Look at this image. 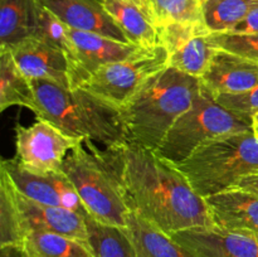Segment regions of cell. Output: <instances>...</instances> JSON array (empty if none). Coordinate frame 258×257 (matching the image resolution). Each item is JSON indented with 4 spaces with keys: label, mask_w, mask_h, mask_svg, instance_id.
<instances>
[{
    "label": "cell",
    "mask_w": 258,
    "mask_h": 257,
    "mask_svg": "<svg viewBox=\"0 0 258 257\" xmlns=\"http://www.w3.org/2000/svg\"><path fill=\"white\" fill-rule=\"evenodd\" d=\"M232 188L244 189V190L251 191V193L258 196V173L249 174V175L243 176V178L239 179Z\"/></svg>",
    "instance_id": "cell-30"
},
{
    "label": "cell",
    "mask_w": 258,
    "mask_h": 257,
    "mask_svg": "<svg viewBox=\"0 0 258 257\" xmlns=\"http://www.w3.org/2000/svg\"><path fill=\"white\" fill-rule=\"evenodd\" d=\"M58 49L66 53L70 60L73 53V43L70 35V27L63 23L57 15L50 12L40 0H38L35 12V30L34 35Z\"/></svg>",
    "instance_id": "cell-25"
},
{
    "label": "cell",
    "mask_w": 258,
    "mask_h": 257,
    "mask_svg": "<svg viewBox=\"0 0 258 257\" xmlns=\"http://www.w3.org/2000/svg\"><path fill=\"white\" fill-rule=\"evenodd\" d=\"M29 257H96L90 242L50 232H32L22 242Z\"/></svg>",
    "instance_id": "cell-22"
},
{
    "label": "cell",
    "mask_w": 258,
    "mask_h": 257,
    "mask_svg": "<svg viewBox=\"0 0 258 257\" xmlns=\"http://www.w3.org/2000/svg\"><path fill=\"white\" fill-rule=\"evenodd\" d=\"M248 130H252V123L223 107L202 85L191 107L174 122L155 153L176 165L213 139Z\"/></svg>",
    "instance_id": "cell-7"
},
{
    "label": "cell",
    "mask_w": 258,
    "mask_h": 257,
    "mask_svg": "<svg viewBox=\"0 0 258 257\" xmlns=\"http://www.w3.org/2000/svg\"><path fill=\"white\" fill-rule=\"evenodd\" d=\"M113 153L131 212L168 234L214 226L206 199L174 164L130 143Z\"/></svg>",
    "instance_id": "cell-1"
},
{
    "label": "cell",
    "mask_w": 258,
    "mask_h": 257,
    "mask_svg": "<svg viewBox=\"0 0 258 257\" xmlns=\"http://www.w3.org/2000/svg\"><path fill=\"white\" fill-rule=\"evenodd\" d=\"M62 171L72 183L86 212L103 224L123 228L130 212L112 149L82 141L67 156Z\"/></svg>",
    "instance_id": "cell-4"
},
{
    "label": "cell",
    "mask_w": 258,
    "mask_h": 257,
    "mask_svg": "<svg viewBox=\"0 0 258 257\" xmlns=\"http://www.w3.org/2000/svg\"><path fill=\"white\" fill-rule=\"evenodd\" d=\"M204 2V0H201V3H203Z\"/></svg>",
    "instance_id": "cell-34"
},
{
    "label": "cell",
    "mask_w": 258,
    "mask_h": 257,
    "mask_svg": "<svg viewBox=\"0 0 258 257\" xmlns=\"http://www.w3.org/2000/svg\"><path fill=\"white\" fill-rule=\"evenodd\" d=\"M160 44L169 55V66L201 78L217 48L203 23H173L159 28Z\"/></svg>",
    "instance_id": "cell-10"
},
{
    "label": "cell",
    "mask_w": 258,
    "mask_h": 257,
    "mask_svg": "<svg viewBox=\"0 0 258 257\" xmlns=\"http://www.w3.org/2000/svg\"><path fill=\"white\" fill-rule=\"evenodd\" d=\"M214 226L231 231L258 234V196L239 188H229L206 197Z\"/></svg>",
    "instance_id": "cell-17"
},
{
    "label": "cell",
    "mask_w": 258,
    "mask_h": 257,
    "mask_svg": "<svg viewBox=\"0 0 258 257\" xmlns=\"http://www.w3.org/2000/svg\"><path fill=\"white\" fill-rule=\"evenodd\" d=\"M201 78L168 66L149 78L123 106L128 143L156 151L176 120L191 107Z\"/></svg>",
    "instance_id": "cell-3"
},
{
    "label": "cell",
    "mask_w": 258,
    "mask_h": 257,
    "mask_svg": "<svg viewBox=\"0 0 258 257\" xmlns=\"http://www.w3.org/2000/svg\"><path fill=\"white\" fill-rule=\"evenodd\" d=\"M0 249V257H29L22 244H4Z\"/></svg>",
    "instance_id": "cell-31"
},
{
    "label": "cell",
    "mask_w": 258,
    "mask_h": 257,
    "mask_svg": "<svg viewBox=\"0 0 258 257\" xmlns=\"http://www.w3.org/2000/svg\"><path fill=\"white\" fill-rule=\"evenodd\" d=\"M106 12L117 23L130 43L140 48L160 44L158 24L143 8L130 0H101Z\"/></svg>",
    "instance_id": "cell-19"
},
{
    "label": "cell",
    "mask_w": 258,
    "mask_h": 257,
    "mask_svg": "<svg viewBox=\"0 0 258 257\" xmlns=\"http://www.w3.org/2000/svg\"><path fill=\"white\" fill-rule=\"evenodd\" d=\"M130 2L135 3V4H138L139 7L143 8L144 10H145L146 13H148L149 15H151L153 17V12H151V5H150V0H130ZM154 19V17H153ZM155 20V19H154Z\"/></svg>",
    "instance_id": "cell-32"
},
{
    "label": "cell",
    "mask_w": 258,
    "mask_h": 257,
    "mask_svg": "<svg viewBox=\"0 0 258 257\" xmlns=\"http://www.w3.org/2000/svg\"><path fill=\"white\" fill-rule=\"evenodd\" d=\"M193 257H258V234L218 226L197 227L170 234Z\"/></svg>",
    "instance_id": "cell-13"
},
{
    "label": "cell",
    "mask_w": 258,
    "mask_h": 257,
    "mask_svg": "<svg viewBox=\"0 0 258 257\" xmlns=\"http://www.w3.org/2000/svg\"><path fill=\"white\" fill-rule=\"evenodd\" d=\"M158 27L173 23H203L201 0H150Z\"/></svg>",
    "instance_id": "cell-26"
},
{
    "label": "cell",
    "mask_w": 258,
    "mask_h": 257,
    "mask_svg": "<svg viewBox=\"0 0 258 257\" xmlns=\"http://www.w3.org/2000/svg\"><path fill=\"white\" fill-rule=\"evenodd\" d=\"M38 0H0V48H12L35 30Z\"/></svg>",
    "instance_id": "cell-21"
},
{
    "label": "cell",
    "mask_w": 258,
    "mask_h": 257,
    "mask_svg": "<svg viewBox=\"0 0 258 257\" xmlns=\"http://www.w3.org/2000/svg\"><path fill=\"white\" fill-rule=\"evenodd\" d=\"M214 97L223 107L249 123L258 112V86L244 92L222 93Z\"/></svg>",
    "instance_id": "cell-28"
},
{
    "label": "cell",
    "mask_w": 258,
    "mask_h": 257,
    "mask_svg": "<svg viewBox=\"0 0 258 257\" xmlns=\"http://www.w3.org/2000/svg\"><path fill=\"white\" fill-rule=\"evenodd\" d=\"M211 38L217 49H223L258 63V32L242 33H211Z\"/></svg>",
    "instance_id": "cell-27"
},
{
    "label": "cell",
    "mask_w": 258,
    "mask_h": 257,
    "mask_svg": "<svg viewBox=\"0 0 258 257\" xmlns=\"http://www.w3.org/2000/svg\"><path fill=\"white\" fill-rule=\"evenodd\" d=\"M14 159L23 169L34 174L62 170L66 156L82 143L68 136L53 123L37 118L33 125L15 126Z\"/></svg>",
    "instance_id": "cell-9"
},
{
    "label": "cell",
    "mask_w": 258,
    "mask_h": 257,
    "mask_svg": "<svg viewBox=\"0 0 258 257\" xmlns=\"http://www.w3.org/2000/svg\"><path fill=\"white\" fill-rule=\"evenodd\" d=\"M29 80H44L72 88L70 60L64 52L37 37H29L8 48Z\"/></svg>",
    "instance_id": "cell-14"
},
{
    "label": "cell",
    "mask_w": 258,
    "mask_h": 257,
    "mask_svg": "<svg viewBox=\"0 0 258 257\" xmlns=\"http://www.w3.org/2000/svg\"><path fill=\"white\" fill-rule=\"evenodd\" d=\"M10 106H20L37 110V98L32 80L27 77L15 62L8 48H0V110Z\"/></svg>",
    "instance_id": "cell-20"
},
{
    "label": "cell",
    "mask_w": 258,
    "mask_h": 257,
    "mask_svg": "<svg viewBox=\"0 0 258 257\" xmlns=\"http://www.w3.org/2000/svg\"><path fill=\"white\" fill-rule=\"evenodd\" d=\"M252 130L258 136V112L252 118Z\"/></svg>",
    "instance_id": "cell-33"
},
{
    "label": "cell",
    "mask_w": 258,
    "mask_h": 257,
    "mask_svg": "<svg viewBox=\"0 0 258 257\" xmlns=\"http://www.w3.org/2000/svg\"><path fill=\"white\" fill-rule=\"evenodd\" d=\"M201 82L213 96L244 92L258 86V63L217 49Z\"/></svg>",
    "instance_id": "cell-15"
},
{
    "label": "cell",
    "mask_w": 258,
    "mask_h": 257,
    "mask_svg": "<svg viewBox=\"0 0 258 257\" xmlns=\"http://www.w3.org/2000/svg\"><path fill=\"white\" fill-rule=\"evenodd\" d=\"M73 53L70 58L72 88L80 87L91 75L111 63L121 62L148 48L123 43L105 35L70 28Z\"/></svg>",
    "instance_id": "cell-11"
},
{
    "label": "cell",
    "mask_w": 258,
    "mask_h": 257,
    "mask_svg": "<svg viewBox=\"0 0 258 257\" xmlns=\"http://www.w3.org/2000/svg\"><path fill=\"white\" fill-rule=\"evenodd\" d=\"M175 166L194 190L206 198L232 188L243 176L258 173V136L253 130L219 136Z\"/></svg>",
    "instance_id": "cell-5"
},
{
    "label": "cell",
    "mask_w": 258,
    "mask_h": 257,
    "mask_svg": "<svg viewBox=\"0 0 258 257\" xmlns=\"http://www.w3.org/2000/svg\"><path fill=\"white\" fill-rule=\"evenodd\" d=\"M258 5V0H204L202 20L211 33L232 32Z\"/></svg>",
    "instance_id": "cell-23"
},
{
    "label": "cell",
    "mask_w": 258,
    "mask_h": 257,
    "mask_svg": "<svg viewBox=\"0 0 258 257\" xmlns=\"http://www.w3.org/2000/svg\"><path fill=\"white\" fill-rule=\"evenodd\" d=\"M232 32L242 33V34H248V33L258 32V5L254 7L253 9L246 15V18H244Z\"/></svg>",
    "instance_id": "cell-29"
},
{
    "label": "cell",
    "mask_w": 258,
    "mask_h": 257,
    "mask_svg": "<svg viewBox=\"0 0 258 257\" xmlns=\"http://www.w3.org/2000/svg\"><path fill=\"white\" fill-rule=\"evenodd\" d=\"M0 169L8 174L17 190L29 199L81 214L86 212L77 191L62 170L34 174L23 169L14 159L3 160Z\"/></svg>",
    "instance_id": "cell-12"
},
{
    "label": "cell",
    "mask_w": 258,
    "mask_h": 257,
    "mask_svg": "<svg viewBox=\"0 0 258 257\" xmlns=\"http://www.w3.org/2000/svg\"><path fill=\"white\" fill-rule=\"evenodd\" d=\"M72 29L96 33L118 42L130 43L101 0H40Z\"/></svg>",
    "instance_id": "cell-16"
},
{
    "label": "cell",
    "mask_w": 258,
    "mask_h": 257,
    "mask_svg": "<svg viewBox=\"0 0 258 257\" xmlns=\"http://www.w3.org/2000/svg\"><path fill=\"white\" fill-rule=\"evenodd\" d=\"M122 229L133 243L138 257H193L170 234L135 212H128L126 226Z\"/></svg>",
    "instance_id": "cell-18"
},
{
    "label": "cell",
    "mask_w": 258,
    "mask_h": 257,
    "mask_svg": "<svg viewBox=\"0 0 258 257\" xmlns=\"http://www.w3.org/2000/svg\"><path fill=\"white\" fill-rule=\"evenodd\" d=\"M32 232H50L88 242L83 214L23 196L0 169V243L22 244Z\"/></svg>",
    "instance_id": "cell-6"
},
{
    "label": "cell",
    "mask_w": 258,
    "mask_h": 257,
    "mask_svg": "<svg viewBox=\"0 0 258 257\" xmlns=\"http://www.w3.org/2000/svg\"><path fill=\"white\" fill-rule=\"evenodd\" d=\"M168 66V52L163 44H159L140 50L127 59L100 68L80 87L122 108L149 78Z\"/></svg>",
    "instance_id": "cell-8"
},
{
    "label": "cell",
    "mask_w": 258,
    "mask_h": 257,
    "mask_svg": "<svg viewBox=\"0 0 258 257\" xmlns=\"http://www.w3.org/2000/svg\"><path fill=\"white\" fill-rule=\"evenodd\" d=\"M83 216L88 231V242L96 257H138L122 228L97 222L87 212Z\"/></svg>",
    "instance_id": "cell-24"
},
{
    "label": "cell",
    "mask_w": 258,
    "mask_h": 257,
    "mask_svg": "<svg viewBox=\"0 0 258 257\" xmlns=\"http://www.w3.org/2000/svg\"><path fill=\"white\" fill-rule=\"evenodd\" d=\"M37 98L34 115L68 136L103 149L128 144L122 110L83 87L66 88L54 82L32 80Z\"/></svg>",
    "instance_id": "cell-2"
}]
</instances>
